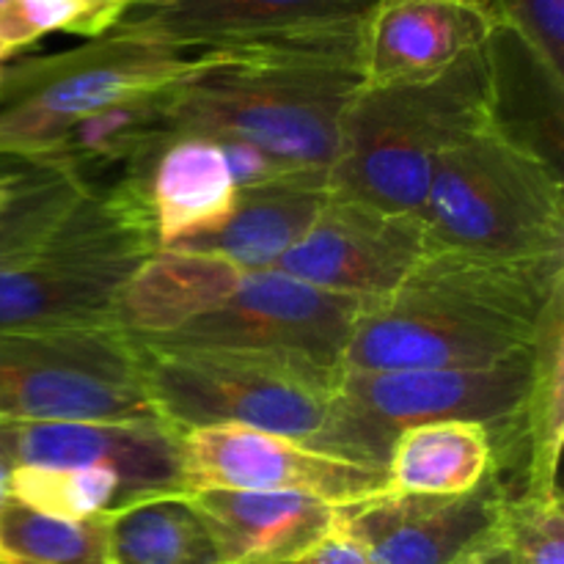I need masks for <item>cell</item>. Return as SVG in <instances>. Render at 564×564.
<instances>
[{
	"mask_svg": "<svg viewBox=\"0 0 564 564\" xmlns=\"http://www.w3.org/2000/svg\"><path fill=\"white\" fill-rule=\"evenodd\" d=\"M361 25L279 42L202 50L163 88L169 135L235 138L295 171L330 174L361 88Z\"/></svg>",
	"mask_w": 564,
	"mask_h": 564,
	"instance_id": "cell-1",
	"label": "cell"
},
{
	"mask_svg": "<svg viewBox=\"0 0 564 564\" xmlns=\"http://www.w3.org/2000/svg\"><path fill=\"white\" fill-rule=\"evenodd\" d=\"M560 292L564 257L488 259L430 248L394 292L364 303L341 369L494 367L532 350Z\"/></svg>",
	"mask_w": 564,
	"mask_h": 564,
	"instance_id": "cell-2",
	"label": "cell"
},
{
	"mask_svg": "<svg viewBox=\"0 0 564 564\" xmlns=\"http://www.w3.org/2000/svg\"><path fill=\"white\" fill-rule=\"evenodd\" d=\"M494 121L485 47L430 80L361 86L347 105L330 196L419 218L441 154Z\"/></svg>",
	"mask_w": 564,
	"mask_h": 564,
	"instance_id": "cell-3",
	"label": "cell"
},
{
	"mask_svg": "<svg viewBox=\"0 0 564 564\" xmlns=\"http://www.w3.org/2000/svg\"><path fill=\"white\" fill-rule=\"evenodd\" d=\"M152 405L180 433L246 424L345 457L341 369L303 356L231 347H163L132 336Z\"/></svg>",
	"mask_w": 564,
	"mask_h": 564,
	"instance_id": "cell-4",
	"label": "cell"
},
{
	"mask_svg": "<svg viewBox=\"0 0 564 564\" xmlns=\"http://www.w3.org/2000/svg\"><path fill=\"white\" fill-rule=\"evenodd\" d=\"M154 253L138 182L119 176L86 187L36 253L0 270V334L113 325L121 286Z\"/></svg>",
	"mask_w": 564,
	"mask_h": 564,
	"instance_id": "cell-5",
	"label": "cell"
},
{
	"mask_svg": "<svg viewBox=\"0 0 564 564\" xmlns=\"http://www.w3.org/2000/svg\"><path fill=\"white\" fill-rule=\"evenodd\" d=\"M419 220L435 251L564 257L562 171L494 121L441 154Z\"/></svg>",
	"mask_w": 564,
	"mask_h": 564,
	"instance_id": "cell-6",
	"label": "cell"
},
{
	"mask_svg": "<svg viewBox=\"0 0 564 564\" xmlns=\"http://www.w3.org/2000/svg\"><path fill=\"white\" fill-rule=\"evenodd\" d=\"M534 347L494 367L402 369V372L339 375L347 457L386 471L391 444L408 427L430 422H477L494 441V468L510 479L523 471L527 490V433L523 405L532 386Z\"/></svg>",
	"mask_w": 564,
	"mask_h": 564,
	"instance_id": "cell-7",
	"label": "cell"
},
{
	"mask_svg": "<svg viewBox=\"0 0 564 564\" xmlns=\"http://www.w3.org/2000/svg\"><path fill=\"white\" fill-rule=\"evenodd\" d=\"M196 55L154 39L108 31L80 47L0 69V158L36 163L83 116L180 80Z\"/></svg>",
	"mask_w": 564,
	"mask_h": 564,
	"instance_id": "cell-8",
	"label": "cell"
},
{
	"mask_svg": "<svg viewBox=\"0 0 564 564\" xmlns=\"http://www.w3.org/2000/svg\"><path fill=\"white\" fill-rule=\"evenodd\" d=\"M163 419L141 352L116 325L0 334V422Z\"/></svg>",
	"mask_w": 564,
	"mask_h": 564,
	"instance_id": "cell-9",
	"label": "cell"
},
{
	"mask_svg": "<svg viewBox=\"0 0 564 564\" xmlns=\"http://www.w3.org/2000/svg\"><path fill=\"white\" fill-rule=\"evenodd\" d=\"M364 303L317 290L301 279L262 270L204 317L163 336H135L163 347H231L292 352L328 369H341ZM132 336V334H130Z\"/></svg>",
	"mask_w": 564,
	"mask_h": 564,
	"instance_id": "cell-10",
	"label": "cell"
},
{
	"mask_svg": "<svg viewBox=\"0 0 564 564\" xmlns=\"http://www.w3.org/2000/svg\"><path fill=\"white\" fill-rule=\"evenodd\" d=\"M182 488L303 494L334 507L386 494V471L308 449L286 435L246 424H213L182 433Z\"/></svg>",
	"mask_w": 564,
	"mask_h": 564,
	"instance_id": "cell-11",
	"label": "cell"
},
{
	"mask_svg": "<svg viewBox=\"0 0 564 564\" xmlns=\"http://www.w3.org/2000/svg\"><path fill=\"white\" fill-rule=\"evenodd\" d=\"M430 251L422 220L330 196L312 229L273 270L317 290L372 303L394 292Z\"/></svg>",
	"mask_w": 564,
	"mask_h": 564,
	"instance_id": "cell-12",
	"label": "cell"
},
{
	"mask_svg": "<svg viewBox=\"0 0 564 564\" xmlns=\"http://www.w3.org/2000/svg\"><path fill=\"white\" fill-rule=\"evenodd\" d=\"M510 490L496 468L468 494L397 496L341 507L339 529L375 564H457L499 540V521Z\"/></svg>",
	"mask_w": 564,
	"mask_h": 564,
	"instance_id": "cell-13",
	"label": "cell"
},
{
	"mask_svg": "<svg viewBox=\"0 0 564 564\" xmlns=\"http://www.w3.org/2000/svg\"><path fill=\"white\" fill-rule=\"evenodd\" d=\"M0 457L14 466L110 468L124 505L182 488V433L165 419L141 422H0Z\"/></svg>",
	"mask_w": 564,
	"mask_h": 564,
	"instance_id": "cell-14",
	"label": "cell"
},
{
	"mask_svg": "<svg viewBox=\"0 0 564 564\" xmlns=\"http://www.w3.org/2000/svg\"><path fill=\"white\" fill-rule=\"evenodd\" d=\"M372 6L375 0H127L110 31L187 53L361 25Z\"/></svg>",
	"mask_w": 564,
	"mask_h": 564,
	"instance_id": "cell-15",
	"label": "cell"
},
{
	"mask_svg": "<svg viewBox=\"0 0 564 564\" xmlns=\"http://www.w3.org/2000/svg\"><path fill=\"white\" fill-rule=\"evenodd\" d=\"M496 22L474 0H375L361 22V86L438 77L485 47Z\"/></svg>",
	"mask_w": 564,
	"mask_h": 564,
	"instance_id": "cell-16",
	"label": "cell"
},
{
	"mask_svg": "<svg viewBox=\"0 0 564 564\" xmlns=\"http://www.w3.org/2000/svg\"><path fill=\"white\" fill-rule=\"evenodd\" d=\"M121 176L147 193L158 251L220 229L237 202V185L213 138H163Z\"/></svg>",
	"mask_w": 564,
	"mask_h": 564,
	"instance_id": "cell-17",
	"label": "cell"
},
{
	"mask_svg": "<svg viewBox=\"0 0 564 564\" xmlns=\"http://www.w3.org/2000/svg\"><path fill=\"white\" fill-rule=\"evenodd\" d=\"M202 510L220 564H297L339 529L341 507L303 494L202 490Z\"/></svg>",
	"mask_w": 564,
	"mask_h": 564,
	"instance_id": "cell-18",
	"label": "cell"
},
{
	"mask_svg": "<svg viewBox=\"0 0 564 564\" xmlns=\"http://www.w3.org/2000/svg\"><path fill=\"white\" fill-rule=\"evenodd\" d=\"M328 198L330 174L323 171H297L270 185L237 191L235 209L220 229L169 251L207 253L235 264L242 273L273 270L312 229Z\"/></svg>",
	"mask_w": 564,
	"mask_h": 564,
	"instance_id": "cell-19",
	"label": "cell"
},
{
	"mask_svg": "<svg viewBox=\"0 0 564 564\" xmlns=\"http://www.w3.org/2000/svg\"><path fill=\"white\" fill-rule=\"evenodd\" d=\"M242 270L218 257L158 251L121 286L113 325L132 336H163L218 308L240 286Z\"/></svg>",
	"mask_w": 564,
	"mask_h": 564,
	"instance_id": "cell-20",
	"label": "cell"
},
{
	"mask_svg": "<svg viewBox=\"0 0 564 564\" xmlns=\"http://www.w3.org/2000/svg\"><path fill=\"white\" fill-rule=\"evenodd\" d=\"M494 468V441L477 422H430L402 430L386 463V494L457 496Z\"/></svg>",
	"mask_w": 564,
	"mask_h": 564,
	"instance_id": "cell-21",
	"label": "cell"
},
{
	"mask_svg": "<svg viewBox=\"0 0 564 564\" xmlns=\"http://www.w3.org/2000/svg\"><path fill=\"white\" fill-rule=\"evenodd\" d=\"M165 135L169 132H165L163 88H160L77 119L55 138L53 147L36 163L69 171L83 185L91 187L99 185L110 171L116 174L113 180H119L149 143Z\"/></svg>",
	"mask_w": 564,
	"mask_h": 564,
	"instance_id": "cell-22",
	"label": "cell"
},
{
	"mask_svg": "<svg viewBox=\"0 0 564 564\" xmlns=\"http://www.w3.org/2000/svg\"><path fill=\"white\" fill-rule=\"evenodd\" d=\"M113 564H220L191 494H160L108 512Z\"/></svg>",
	"mask_w": 564,
	"mask_h": 564,
	"instance_id": "cell-23",
	"label": "cell"
},
{
	"mask_svg": "<svg viewBox=\"0 0 564 564\" xmlns=\"http://www.w3.org/2000/svg\"><path fill=\"white\" fill-rule=\"evenodd\" d=\"M527 433V490H560V460L564 441V292L554 297L545 323L534 341V369L523 405Z\"/></svg>",
	"mask_w": 564,
	"mask_h": 564,
	"instance_id": "cell-24",
	"label": "cell"
},
{
	"mask_svg": "<svg viewBox=\"0 0 564 564\" xmlns=\"http://www.w3.org/2000/svg\"><path fill=\"white\" fill-rule=\"evenodd\" d=\"M0 564H113L108 512L61 521L9 499L0 512Z\"/></svg>",
	"mask_w": 564,
	"mask_h": 564,
	"instance_id": "cell-25",
	"label": "cell"
},
{
	"mask_svg": "<svg viewBox=\"0 0 564 564\" xmlns=\"http://www.w3.org/2000/svg\"><path fill=\"white\" fill-rule=\"evenodd\" d=\"M86 185L69 171L44 163H22L20 185L0 218V270L36 253Z\"/></svg>",
	"mask_w": 564,
	"mask_h": 564,
	"instance_id": "cell-26",
	"label": "cell"
},
{
	"mask_svg": "<svg viewBox=\"0 0 564 564\" xmlns=\"http://www.w3.org/2000/svg\"><path fill=\"white\" fill-rule=\"evenodd\" d=\"M9 499L39 516L86 521L124 505V488L110 468L14 466L9 474Z\"/></svg>",
	"mask_w": 564,
	"mask_h": 564,
	"instance_id": "cell-27",
	"label": "cell"
},
{
	"mask_svg": "<svg viewBox=\"0 0 564 564\" xmlns=\"http://www.w3.org/2000/svg\"><path fill=\"white\" fill-rule=\"evenodd\" d=\"M499 545L512 564H564L562 490L507 499L499 521Z\"/></svg>",
	"mask_w": 564,
	"mask_h": 564,
	"instance_id": "cell-28",
	"label": "cell"
},
{
	"mask_svg": "<svg viewBox=\"0 0 564 564\" xmlns=\"http://www.w3.org/2000/svg\"><path fill=\"white\" fill-rule=\"evenodd\" d=\"M488 11L564 80V0H490Z\"/></svg>",
	"mask_w": 564,
	"mask_h": 564,
	"instance_id": "cell-29",
	"label": "cell"
},
{
	"mask_svg": "<svg viewBox=\"0 0 564 564\" xmlns=\"http://www.w3.org/2000/svg\"><path fill=\"white\" fill-rule=\"evenodd\" d=\"M83 20V0H6L0 6V53L9 61L47 33H75Z\"/></svg>",
	"mask_w": 564,
	"mask_h": 564,
	"instance_id": "cell-30",
	"label": "cell"
},
{
	"mask_svg": "<svg viewBox=\"0 0 564 564\" xmlns=\"http://www.w3.org/2000/svg\"><path fill=\"white\" fill-rule=\"evenodd\" d=\"M224 152L226 165H229V174L235 180L237 191H251V187L270 185V182H279L284 176L297 174L295 169H286L284 163L273 160L270 154H264L262 149H257L253 143L235 141V138H224V141H215Z\"/></svg>",
	"mask_w": 564,
	"mask_h": 564,
	"instance_id": "cell-31",
	"label": "cell"
},
{
	"mask_svg": "<svg viewBox=\"0 0 564 564\" xmlns=\"http://www.w3.org/2000/svg\"><path fill=\"white\" fill-rule=\"evenodd\" d=\"M297 564H375L372 556L361 549L352 538H347L341 529H336L334 534L323 540L319 545H314L306 556Z\"/></svg>",
	"mask_w": 564,
	"mask_h": 564,
	"instance_id": "cell-32",
	"label": "cell"
},
{
	"mask_svg": "<svg viewBox=\"0 0 564 564\" xmlns=\"http://www.w3.org/2000/svg\"><path fill=\"white\" fill-rule=\"evenodd\" d=\"M124 9L127 0H83V20L75 33L86 39L105 36L121 20Z\"/></svg>",
	"mask_w": 564,
	"mask_h": 564,
	"instance_id": "cell-33",
	"label": "cell"
},
{
	"mask_svg": "<svg viewBox=\"0 0 564 564\" xmlns=\"http://www.w3.org/2000/svg\"><path fill=\"white\" fill-rule=\"evenodd\" d=\"M457 564H512V562H510V556H507V551L499 545V540H494V543L482 545V549L474 551V554H468L466 560L457 562Z\"/></svg>",
	"mask_w": 564,
	"mask_h": 564,
	"instance_id": "cell-34",
	"label": "cell"
},
{
	"mask_svg": "<svg viewBox=\"0 0 564 564\" xmlns=\"http://www.w3.org/2000/svg\"><path fill=\"white\" fill-rule=\"evenodd\" d=\"M17 185H20V171H6V174H0V218H3L6 207L14 198Z\"/></svg>",
	"mask_w": 564,
	"mask_h": 564,
	"instance_id": "cell-35",
	"label": "cell"
},
{
	"mask_svg": "<svg viewBox=\"0 0 564 564\" xmlns=\"http://www.w3.org/2000/svg\"><path fill=\"white\" fill-rule=\"evenodd\" d=\"M9 474H11V466L0 457V512H3L6 501H9Z\"/></svg>",
	"mask_w": 564,
	"mask_h": 564,
	"instance_id": "cell-36",
	"label": "cell"
},
{
	"mask_svg": "<svg viewBox=\"0 0 564 564\" xmlns=\"http://www.w3.org/2000/svg\"><path fill=\"white\" fill-rule=\"evenodd\" d=\"M474 3H479V6H485V9H488V6H490V0H474Z\"/></svg>",
	"mask_w": 564,
	"mask_h": 564,
	"instance_id": "cell-37",
	"label": "cell"
},
{
	"mask_svg": "<svg viewBox=\"0 0 564 564\" xmlns=\"http://www.w3.org/2000/svg\"><path fill=\"white\" fill-rule=\"evenodd\" d=\"M6 64V58H3V53H0V66H3Z\"/></svg>",
	"mask_w": 564,
	"mask_h": 564,
	"instance_id": "cell-38",
	"label": "cell"
},
{
	"mask_svg": "<svg viewBox=\"0 0 564 564\" xmlns=\"http://www.w3.org/2000/svg\"><path fill=\"white\" fill-rule=\"evenodd\" d=\"M6 3V0H0V6H3Z\"/></svg>",
	"mask_w": 564,
	"mask_h": 564,
	"instance_id": "cell-39",
	"label": "cell"
},
{
	"mask_svg": "<svg viewBox=\"0 0 564 564\" xmlns=\"http://www.w3.org/2000/svg\"><path fill=\"white\" fill-rule=\"evenodd\" d=\"M0 69H3V66H0Z\"/></svg>",
	"mask_w": 564,
	"mask_h": 564,
	"instance_id": "cell-40",
	"label": "cell"
}]
</instances>
